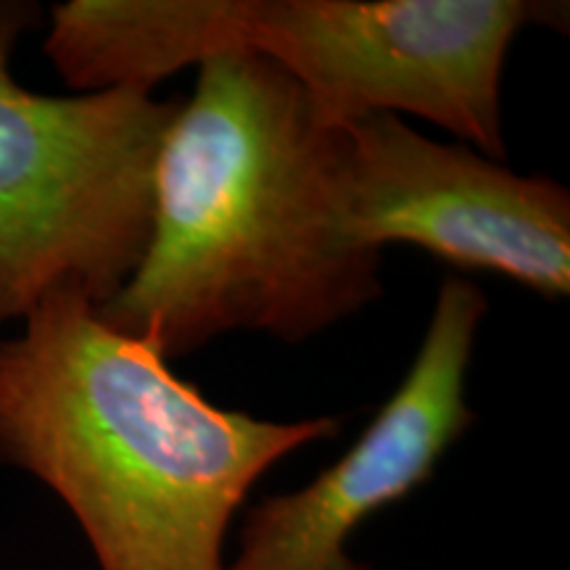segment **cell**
Masks as SVG:
<instances>
[{
	"label": "cell",
	"mask_w": 570,
	"mask_h": 570,
	"mask_svg": "<svg viewBox=\"0 0 570 570\" xmlns=\"http://www.w3.org/2000/svg\"><path fill=\"white\" fill-rule=\"evenodd\" d=\"M336 196L348 238L425 248L446 265L510 277L547 298L570 291V196L462 142L425 138L399 114L341 125Z\"/></svg>",
	"instance_id": "5b68a950"
},
{
	"label": "cell",
	"mask_w": 570,
	"mask_h": 570,
	"mask_svg": "<svg viewBox=\"0 0 570 570\" xmlns=\"http://www.w3.org/2000/svg\"><path fill=\"white\" fill-rule=\"evenodd\" d=\"M35 19L0 6V327L56 294L101 309L151 238L154 173L180 101L151 88L27 90L13 48Z\"/></svg>",
	"instance_id": "277c9868"
},
{
	"label": "cell",
	"mask_w": 570,
	"mask_h": 570,
	"mask_svg": "<svg viewBox=\"0 0 570 570\" xmlns=\"http://www.w3.org/2000/svg\"><path fill=\"white\" fill-rule=\"evenodd\" d=\"M487 306L479 285L446 277L394 396L315 481L262 499L246 512L238 554L227 570H370L348 558L352 533L431 481L449 446L475 423L465 375Z\"/></svg>",
	"instance_id": "8992f818"
},
{
	"label": "cell",
	"mask_w": 570,
	"mask_h": 570,
	"mask_svg": "<svg viewBox=\"0 0 570 570\" xmlns=\"http://www.w3.org/2000/svg\"><path fill=\"white\" fill-rule=\"evenodd\" d=\"M154 173L130 281L98 309L173 360L233 331L304 341L381 296V254L348 238L338 119L252 53L204 59Z\"/></svg>",
	"instance_id": "6da1fadb"
},
{
	"label": "cell",
	"mask_w": 570,
	"mask_h": 570,
	"mask_svg": "<svg viewBox=\"0 0 570 570\" xmlns=\"http://www.w3.org/2000/svg\"><path fill=\"white\" fill-rule=\"evenodd\" d=\"M338 431V417L217 407L77 294L0 338V462L67 504L101 570H227V529L254 483Z\"/></svg>",
	"instance_id": "7a4b0ae2"
},
{
	"label": "cell",
	"mask_w": 570,
	"mask_h": 570,
	"mask_svg": "<svg viewBox=\"0 0 570 570\" xmlns=\"http://www.w3.org/2000/svg\"><path fill=\"white\" fill-rule=\"evenodd\" d=\"M560 17L566 3L537 0H69L42 51L75 92L154 90L212 56H262L338 122L415 114L499 161L512 40Z\"/></svg>",
	"instance_id": "3957f363"
}]
</instances>
